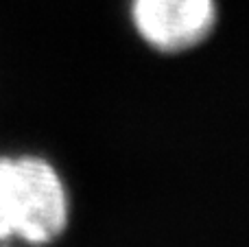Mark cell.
Listing matches in <instances>:
<instances>
[{"mask_svg": "<svg viewBox=\"0 0 249 247\" xmlns=\"http://www.w3.org/2000/svg\"><path fill=\"white\" fill-rule=\"evenodd\" d=\"M129 18L146 46L177 55L210 37L219 4L216 0H129Z\"/></svg>", "mask_w": 249, "mask_h": 247, "instance_id": "obj_2", "label": "cell"}, {"mask_svg": "<svg viewBox=\"0 0 249 247\" xmlns=\"http://www.w3.org/2000/svg\"><path fill=\"white\" fill-rule=\"evenodd\" d=\"M70 221L59 171L39 156H0V243L51 245Z\"/></svg>", "mask_w": 249, "mask_h": 247, "instance_id": "obj_1", "label": "cell"}]
</instances>
